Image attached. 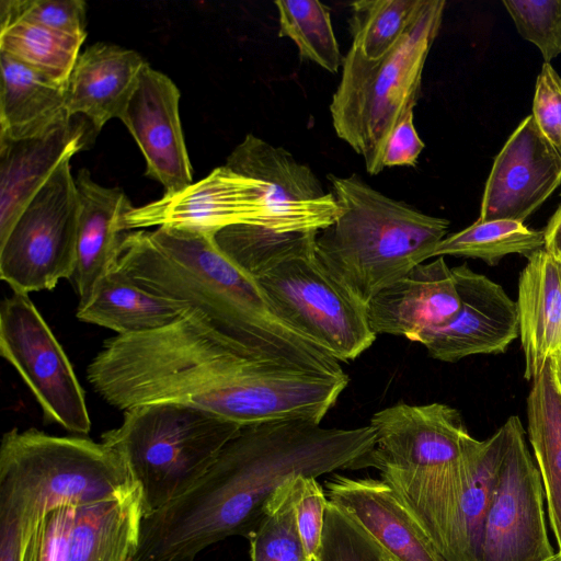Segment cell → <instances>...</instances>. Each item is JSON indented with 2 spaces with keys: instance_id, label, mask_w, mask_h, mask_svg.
Listing matches in <instances>:
<instances>
[{
  "instance_id": "obj_1",
  "label": "cell",
  "mask_w": 561,
  "mask_h": 561,
  "mask_svg": "<svg viewBox=\"0 0 561 561\" xmlns=\"http://www.w3.org/2000/svg\"><path fill=\"white\" fill-rule=\"evenodd\" d=\"M87 378L105 402L123 411L179 403L241 426L293 420L321 423L348 383L347 375L257 357L188 309L164 328L106 340L89 364Z\"/></svg>"
},
{
  "instance_id": "obj_2",
  "label": "cell",
  "mask_w": 561,
  "mask_h": 561,
  "mask_svg": "<svg viewBox=\"0 0 561 561\" xmlns=\"http://www.w3.org/2000/svg\"><path fill=\"white\" fill-rule=\"evenodd\" d=\"M374 444L369 424L328 428L293 420L241 426L192 488L149 516L152 539L171 561H193L219 541L248 537L287 481L357 469Z\"/></svg>"
},
{
  "instance_id": "obj_3",
  "label": "cell",
  "mask_w": 561,
  "mask_h": 561,
  "mask_svg": "<svg viewBox=\"0 0 561 561\" xmlns=\"http://www.w3.org/2000/svg\"><path fill=\"white\" fill-rule=\"evenodd\" d=\"M115 268L142 289L198 311L257 357L319 374H345L334 357L276 316L257 282L219 249L213 233L169 226L126 232Z\"/></svg>"
},
{
  "instance_id": "obj_4",
  "label": "cell",
  "mask_w": 561,
  "mask_h": 561,
  "mask_svg": "<svg viewBox=\"0 0 561 561\" xmlns=\"http://www.w3.org/2000/svg\"><path fill=\"white\" fill-rule=\"evenodd\" d=\"M373 449L360 463L417 519L444 561H462L460 507L471 473V444L460 413L444 403L403 401L377 411Z\"/></svg>"
},
{
  "instance_id": "obj_5",
  "label": "cell",
  "mask_w": 561,
  "mask_h": 561,
  "mask_svg": "<svg viewBox=\"0 0 561 561\" xmlns=\"http://www.w3.org/2000/svg\"><path fill=\"white\" fill-rule=\"evenodd\" d=\"M328 179L341 215L319 231L316 255L367 305L379 291L434 256L449 221L393 199L355 174H330Z\"/></svg>"
},
{
  "instance_id": "obj_6",
  "label": "cell",
  "mask_w": 561,
  "mask_h": 561,
  "mask_svg": "<svg viewBox=\"0 0 561 561\" xmlns=\"http://www.w3.org/2000/svg\"><path fill=\"white\" fill-rule=\"evenodd\" d=\"M136 488L123 458L103 442L37 428L14 427L2 436L0 528L26 541L57 507L116 500Z\"/></svg>"
},
{
  "instance_id": "obj_7",
  "label": "cell",
  "mask_w": 561,
  "mask_h": 561,
  "mask_svg": "<svg viewBox=\"0 0 561 561\" xmlns=\"http://www.w3.org/2000/svg\"><path fill=\"white\" fill-rule=\"evenodd\" d=\"M446 2L425 0L399 43L378 59L351 46L340 83L330 103L336 135L363 158L366 171L377 175L388 140L404 115L413 111L422 73L439 32Z\"/></svg>"
},
{
  "instance_id": "obj_8",
  "label": "cell",
  "mask_w": 561,
  "mask_h": 561,
  "mask_svg": "<svg viewBox=\"0 0 561 561\" xmlns=\"http://www.w3.org/2000/svg\"><path fill=\"white\" fill-rule=\"evenodd\" d=\"M240 428L197 408L149 403L125 410L122 424L101 442L123 458L147 516L192 488Z\"/></svg>"
},
{
  "instance_id": "obj_9",
  "label": "cell",
  "mask_w": 561,
  "mask_h": 561,
  "mask_svg": "<svg viewBox=\"0 0 561 561\" xmlns=\"http://www.w3.org/2000/svg\"><path fill=\"white\" fill-rule=\"evenodd\" d=\"M256 282L286 325L337 362L357 358L376 340L367 305L322 265L316 252L284 262Z\"/></svg>"
},
{
  "instance_id": "obj_10",
  "label": "cell",
  "mask_w": 561,
  "mask_h": 561,
  "mask_svg": "<svg viewBox=\"0 0 561 561\" xmlns=\"http://www.w3.org/2000/svg\"><path fill=\"white\" fill-rule=\"evenodd\" d=\"M79 201L70 160L62 162L0 241V276L15 294L50 290L72 278Z\"/></svg>"
},
{
  "instance_id": "obj_11",
  "label": "cell",
  "mask_w": 561,
  "mask_h": 561,
  "mask_svg": "<svg viewBox=\"0 0 561 561\" xmlns=\"http://www.w3.org/2000/svg\"><path fill=\"white\" fill-rule=\"evenodd\" d=\"M0 353L27 385L45 417L73 434L90 432L83 389L28 295L14 293L1 304Z\"/></svg>"
},
{
  "instance_id": "obj_12",
  "label": "cell",
  "mask_w": 561,
  "mask_h": 561,
  "mask_svg": "<svg viewBox=\"0 0 561 561\" xmlns=\"http://www.w3.org/2000/svg\"><path fill=\"white\" fill-rule=\"evenodd\" d=\"M506 444L486 514L481 561H545L550 543L540 472L526 444L518 416L504 423Z\"/></svg>"
},
{
  "instance_id": "obj_13",
  "label": "cell",
  "mask_w": 561,
  "mask_h": 561,
  "mask_svg": "<svg viewBox=\"0 0 561 561\" xmlns=\"http://www.w3.org/2000/svg\"><path fill=\"white\" fill-rule=\"evenodd\" d=\"M144 517L138 486L121 499L57 507L38 522L22 561H135Z\"/></svg>"
},
{
  "instance_id": "obj_14",
  "label": "cell",
  "mask_w": 561,
  "mask_h": 561,
  "mask_svg": "<svg viewBox=\"0 0 561 561\" xmlns=\"http://www.w3.org/2000/svg\"><path fill=\"white\" fill-rule=\"evenodd\" d=\"M232 171L260 181L276 232L321 231L341 215L332 192H327L312 170L286 149L248 134L226 164Z\"/></svg>"
},
{
  "instance_id": "obj_15",
  "label": "cell",
  "mask_w": 561,
  "mask_h": 561,
  "mask_svg": "<svg viewBox=\"0 0 561 561\" xmlns=\"http://www.w3.org/2000/svg\"><path fill=\"white\" fill-rule=\"evenodd\" d=\"M237 224L268 227L270 213L260 181L227 165L178 193L133 207L124 219L126 231L169 226L214 234Z\"/></svg>"
},
{
  "instance_id": "obj_16",
  "label": "cell",
  "mask_w": 561,
  "mask_h": 561,
  "mask_svg": "<svg viewBox=\"0 0 561 561\" xmlns=\"http://www.w3.org/2000/svg\"><path fill=\"white\" fill-rule=\"evenodd\" d=\"M460 299L457 314L417 340L434 359L504 353L519 336L516 302L503 287L467 264L451 268Z\"/></svg>"
},
{
  "instance_id": "obj_17",
  "label": "cell",
  "mask_w": 561,
  "mask_h": 561,
  "mask_svg": "<svg viewBox=\"0 0 561 561\" xmlns=\"http://www.w3.org/2000/svg\"><path fill=\"white\" fill-rule=\"evenodd\" d=\"M561 184V157L527 116L496 156L478 220L524 222Z\"/></svg>"
},
{
  "instance_id": "obj_18",
  "label": "cell",
  "mask_w": 561,
  "mask_h": 561,
  "mask_svg": "<svg viewBox=\"0 0 561 561\" xmlns=\"http://www.w3.org/2000/svg\"><path fill=\"white\" fill-rule=\"evenodd\" d=\"M180 96L175 83L146 62L119 118L145 157L146 174L164 187V195L193 183L179 115Z\"/></svg>"
},
{
  "instance_id": "obj_19",
  "label": "cell",
  "mask_w": 561,
  "mask_h": 561,
  "mask_svg": "<svg viewBox=\"0 0 561 561\" xmlns=\"http://www.w3.org/2000/svg\"><path fill=\"white\" fill-rule=\"evenodd\" d=\"M459 308L453 271L443 256H437L379 291L367 304V314L376 334L417 342L423 334L450 321Z\"/></svg>"
},
{
  "instance_id": "obj_20",
  "label": "cell",
  "mask_w": 561,
  "mask_h": 561,
  "mask_svg": "<svg viewBox=\"0 0 561 561\" xmlns=\"http://www.w3.org/2000/svg\"><path fill=\"white\" fill-rule=\"evenodd\" d=\"M328 500L353 517L390 561H444L427 533L382 480L334 474Z\"/></svg>"
},
{
  "instance_id": "obj_21",
  "label": "cell",
  "mask_w": 561,
  "mask_h": 561,
  "mask_svg": "<svg viewBox=\"0 0 561 561\" xmlns=\"http://www.w3.org/2000/svg\"><path fill=\"white\" fill-rule=\"evenodd\" d=\"M96 133L83 116L26 139H0V241L55 170L83 149Z\"/></svg>"
},
{
  "instance_id": "obj_22",
  "label": "cell",
  "mask_w": 561,
  "mask_h": 561,
  "mask_svg": "<svg viewBox=\"0 0 561 561\" xmlns=\"http://www.w3.org/2000/svg\"><path fill=\"white\" fill-rule=\"evenodd\" d=\"M76 185L79 213L72 279L81 307L116 266L126 234L124 219L134 206L122 188L98 184L87 169L78 172Z\"/></svg>"
},
{
  "instance_id": "obj_23",
  "label": "cell",
  "mask_w": 561,
  "mask_h": 561,
  "mask_svg": "<svg viewBox=\"0 0 561 561\" xmlns=\"http://www.w3.org/2000/svg\"><path fill=\"white\" fill-rule=\"evenodd\" d=\"M146 61L135 50L95 43L80 54L66 88L70 117L83 116L98 134L121 118Z\"/></svg>"
},
{
  "instance_id": "obj_24",
  "label": "cell",
  "mask_w": 561,
  "mask_h": 561,
  "mask_svg": "<svg viewBox=\"0 0 561 561\" xmlns=\"http://www.w3.org/2000/svg\"><path fill=\"white\" fill-rule=\"evenodd\" d=\"M516 301L525 357L524 378L534 380L561 355V260L545 249L527 256Z\"/></svg>"
},
{
  "instance_id": "obj_25",
  "label": "cell",
  "mask_w": 561,
  "mask_h": 561,
  "mask_svg": "<svg viewBox=\"0 0 561 561\" xmlns=\"http://www.w3.org/2000/svg\"><path fill=\"white\" fill-rule=\"evenodd\" d=\"M0 139L43 136L71 119L67 85L0 51Z\"/></svg>"
},
{
  "instance_id": "obj_26",
  "label": "cell",
  "mask_w": 561,
  "mask_h": 561,
  "mask_svg": "<svg viewBox=\"0 0 561 561\" xmlns=\"http://www.w3.org/2000/svg\"><path fill=\"white\" fill-rule=\"evenodd\" d=\"M186 310L135 284L115 267L91 299L78 307L77 318L115 331L116 335L154 331L175 322Z\"/></svg>"
},
{
  "instance_id": "obj_27",
  "label": "cell",
  "mask_w": 561,
  "mask_h": 561,
  "mask_svg": "<svg viewBox=\"0 0 561 561\" xmlns=\"http://www.w3.org/2000/svg\"><path fill=\"white\" fill-rule=\"evenodd\" d=\"M528 438L540 472L549 522L561 553V396L551 362L533 380L527 397Z\"/></svg>"
},
{
  "instance_id": "obj_28",
  "label": "cell",
  "mask_w": 561,
  "mask_h": 561,
  "mask_svg": "<svg viewBox=\"0 0 561 561\" xmlns=\"http://www.w3.org/2000/svg\"><path fill=\"white\" fill-rule=\"evenodd\" d=\"M319 231L280 233L264 226L237 224L214 233L219 249L255 280L291 259L316 252Z\"/></svg>"
},
{
  "instance_id": "obj_29",
  "label": "cell",
  "mask_w": 561,
  "mask_h": 561,
  "mask_svg": "<svg viewBox=\"0 0 561 561\" xmlns=\"http://www.w3.org/2000/svg\"><path fill=\"white\" fill-rule=\"evenodd\" d=\"M506 444L503 424L490 438L471 444V473L460 507L462 561H481L484 523Z\"/></svg>"
},
{
  "instance_id": "obj_30",
  "label": "cell",
  "mask_w": 561,
  "mask_h": 561,
  "mask_svg": "<svg viewBox=\"0 0 561 561\" xmlns=\"http://www.w3.org/2000/svg\"><path fill=\"white\" fill-rule=\"evenodd\" d=\"M84 39V36L15 21L0 28V51L67 85Z\"/></svg>"
},
{
  "instance_id": "obj_31",
  "label": "cell",
  "mask_w": 561,
  "mask_h": 561,
  "mask_svg": "<svg viewBox=\"0 0 561 561\" xmlns=\"http://www.w3.org/2000/svg\"><path fill=\"white\" fill-rule=\"evenodd\" d=\"M545 249L543 231L529 229L513 220H477L463 230L445 237L434 256L455 255L480 259L496 265L507 254L531 253Z\"/></svg>"
},
{
  "instance_id": "obj_32",
  "label": "cell",
  "mask_w": 561,
  "mask_h": 561,
  "mask_svg": "<svg viewBox=\"0 0 561 561\" xmlns=\"http://www.w3.org/2000/svg\"><path fill=\"white\" fill-rule=\"evenodd\" d=\"M278 35L290 38L299 55L331 73L342 68L344 57L340 50L330 10L317 0H278Z\"/></svg>"
},
{
  "instance_id": "obj_33",
  "label": "cell",
  "mask_w": 561,
  "mask_h": 561,
  "mask_svg": "<svg viewBox=\"0 0 561 561\" xmlns=\"http://www.w3.org/2000/svg\"><path fill=\"white\" fill-rule=\"evenodd\" d=\"M425 0H358L348 21L352 47L368 59L390 51L405 35Z\"/></svg>"
},
{
  "instance_id": "obj_34",
  "label": "cell",
  "mask_w": 561,
  "mask_h": 561,
  "mask_svg": "<svg viewBox=\"0 0 561 561\" xmlns=\"http://www.w3.org/2000/svg\"><path fill=\"white\" fill-rule=\"evenodd\" d=\"M295 479L274 493L262 520L247 537L251 561H309L296 524Z\"/></svg>"
},
{
  "instance_id": "obj_35",
  "label": "cell",
  "mask_w": 561,
  "mask_h": 561,
  "mask_svg": "<svg viewBox=\"0 0 561 561\" xmlns=\"http://www.w3.org/2000/svg\"><path fill=\"white\" fill-rule=\"evenodd\" d=\"M317 561H388V557L353 517L329 501Z\"/></svg>"
},
{
  "instance_id": "obj_36",
  "label": "cell",
  "mask_w": 561,
  "mask_h": 561,
  "mask_svg": "<svg viewBox=\"0 0 561 561\" xmlns=\"http://www.w3.org/2000/svg\"><path fill=\"white\" fill-rule=\"evenodd\" d=\"M15 21L87 37V3L82 0H1L0 28Z\"/></svg>"
},
{
  "instance_id": "obj_37",
  "label": "cell",
  "mask_w": 561,
  "mask_h": 561,
  "mask_svg": "<svg viewBox=\"0 0 561 561\" xmlns=\"http://www.w3.org/2000/svg\"><path fill=\"white\" fill-rule=\"evenodd\" d=\"M520 36L548 62L561 54V0H504Z\"/></svg>"
},
{
  "instance_id": "obj_38",
  "label": "cell",
  "mask_w": 561,
  "mask_h": 561,
  "mask_svg": "<svg viewBox=\"0 0 561 561\" xmlns=\"http://www.w3.org/2000/svg\"><path fill=\"white\" fill-rule=\"evenodd\" d=\"M329 500L316 478L295 479L297 529L309 561H317Z\"/></svg>"
},
{
  "instance_id": "obj_39",
  "label": "cell",
  "mask_w": 561,
  "mask_h": 561,
  "mask_svg": "<svg viewBox=\"0 0 561 561\" xmlns=\"http://www.w3.org/2000/svg\"><path fill=\"white\" fill-rule=\"evenodd\" d=\"M531 116L561 157V77L550 62L542 65L537 77Z\"/></svg>"
},
{
  "instance_id": "obj_40",
  "label": "cell",
  "mask_w": 561,
  "mask_h": 561,
  "mask_svg": "<svg viewBox=\"0 0 561 561\" xmlns=\"http://www.w3.org/2000/svg\"><path fill=\"white\" fill-rule=\"evenodd\" d=\"M425 144L414 126L413 111L408 112L391 134L383 154L386 167H415Z\"/></svg>"
},
{
  "instance_id": "obj_41",
  "label": "cell",
  "mask_w": 561,
  "mask_h": 561,
  "mask_svg": "<svg viewBox=\"0 0 561 561\" xmlns=\"http://www.w3.org/2000/svg\"><path fill=\"white\" fill-rule=\"evenodd\" d=\"M545 236V250L553 256L561 257V205L550 218L546 229Z\"/></svg>"
},
{
  "instance_id": "obj_42",
  "label": "cell",
  "mask_w": 561,
  "mask_h": 561,
  "mask_svg": "<svg viewBox=\"0 0 561 561\" xmlns=\"http://www.w3.org/2000/svg\"><path fill=\"white\" fill-rule=\"evenodd\" d=\"M551 368H552V375L554 379L556 387L558 389V392L561 396V355L551 358Z\"/></svg>"
},
{
  "instance_id": "obj_43",
  "label": "cell",
  "mask_w": 561,
  "mask_h": 561,
  "mask_svg": "<svg viewBox=\"0 0 561 561\" xmlns=\"http://www.w3.org/2000/svg\"><path fill=\"white\" fill-rule=\"evenodd\" d=\"M545 561H561V553L557 552L551 558L545 560Z\"/></svg>"
},
{
  "instance_id": "obj_44",
  "label": "cell",
  "mask_w": 561,
  "mask_h": 561,
  "mask_svg": "<svg viewBox=\"0 0 561 561\" xmlns=\"http://www.w3.org/2000/svg\"><path fill=\"white\" fill-rule=\"evenodd\" d=\"M388 561H390L389 558H388Z\"/></svg>"
},
{
  "instance_id": "obj_45",
  "label": "cell",
  "mask_w": 561,
  "mask_h": 561,
  "mask_svg": "<svg viewBox=\"0 0 561 561\" xmlns=\"http://www.w3.org/2000/svg\"><path fill=\"white\" fill-rule=\"evenodd\" d=\"M560 260H561V257H560Z\"/></svg>"
}]
</instances>
